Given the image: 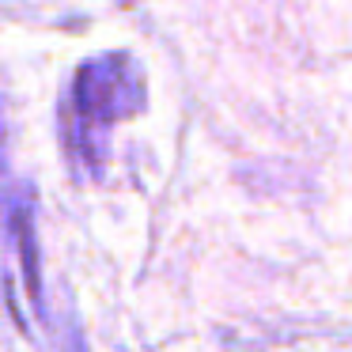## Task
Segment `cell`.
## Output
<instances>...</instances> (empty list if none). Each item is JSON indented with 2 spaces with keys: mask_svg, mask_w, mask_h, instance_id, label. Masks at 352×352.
Segmentation results:
<instances>
[{
  "mask_svg": "<svg viewBox=\"0 0 352 352\" xmlns=\"http://www.w3.org/2000/svg\"><path fill=\"white\" fill-rule=\"evenodd\" d=\"M144 102L140 69L125 54H110L99 61H87L72 80V107H76L80 129L114 125L122 118H133Z\"/></svg>",
  "mask_w": 352,
  "mask_h": 352,
  "instance_id": "obj_1",
  "label": "cell"
},
{
  "mask_svg": "<svg viewBox=\"0 0 352 352\" xmlns=\"http://www.w3.org/2000/svg\"><path fill=\"white\" fill-rule=\"evenodd\" d=\"M0 160H4V122H0Z\"/></svg>",
  "mask_w": 352,
  "mask_h": 352,
  "instance_id": "obj_2",
  "label": "cell"
}]
</instances>
